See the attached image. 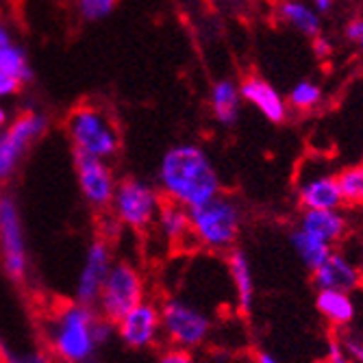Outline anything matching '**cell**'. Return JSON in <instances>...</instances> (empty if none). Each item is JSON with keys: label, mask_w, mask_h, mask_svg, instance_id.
Instances as JSON below:
<instances>
[{"label": "cell", "mask_w": 363, "mask_h": 363, "mask_svg": "<svg viewBox=\"0 0 363 363\" xmlns=\"http://www.w3.org/2000/svg\"><path fill=\"white\" fill-rule=\"evenodd\" d=\"M157 185L161 196L185 209L207 203L222 191L211 155L198 144H174L159 159Z\"/></svg>", "instance_id": "obj_1"}, {"label": "cell", "mask_w": 363, "mask_h": 363, "mask_svg": "<svg viewBox=\"0 0 363 363\" xmlns=\"http://www.w3.org/2000/svg\"><path fill=\"white\" fill-rule=\"evenodd\" d=\"M101 313L91 305L79 301L61 305L46 324L50 352L61 363H87L98 350L96 322Z\"/></svg>", "instance_id": "obj_2"}, {"label": "cell", "mask_w": 363, "mask_h": 363, "mask_svg": "<svg viewBox=\"0 0 363 363\" xmlns=\"http://www.w3.org/2000/svg\"><path fill=\"white\" fill-rule=\"evenodd\" d=\"M191 238L211 252L235 246L242 230V207L226 194H216L207 203L187 209Z\"/></svg>", "instance_id": "obj_3"}, {"label": "cell", "mask_w": 363, "mask_h": 363, "mask_svg": "<svg viewBox=\"0 0 363 363\" xmlns=\"http://www.w3.org/2000/svg\"><path fill=\"white\" fill-rule=\"evenodd\" d=\"M65 133L74 155H89L98 159H113L120 152L122 138L116 120L101 105H79L65 120Z\"/></svg>", "instance_id": "obj_4"}, {"label": "cell", "mask_w": 363, "mask_h": 363, "mask_svg": "<svg viewBox=\"0 0 363 363\" xmlns=\"http://www.w3.org/2000/svg\"><path fill=\"white\" fill-rule=\"evenodd\" d=\"M161 337L172 348L196 350L207 344L213 322L207 311L183 298H166L161 305Z\"/></svg>", "instance_id": "obj_5"}, {"label": "cell", "mask_w": 363, "mask_h": 363, "mask_svg": "<svg viewBox=\"0 0 363 363\" xmlns=\"http://www.w3.org/2000/svg\"><path fill=\"white\" fill-rule=\"evenodd\" d=\"M0 268L13 283H24L30 268L22 209L9 191H0Z\"/></svg>", "instance_id": "obj_6"}, {"label": "cell", "mask_w": 363, "mask_h": 363, "mask_svg": "<svg viewBox=\"0 0 363 363\" xmlns=\"http://www.w3.org/2000/svg\"><path fill=\"white\" fill-rule=\"evenodd\" d=\"M46 128L48 118L42 111L28 109L9 120V124L0 130V191L16 174L30 148L42 140Z\"/></svg>", "instance_id": "obj_7"}, {"label": "cell", "mask_w": 363, "mask_h": 363, "mask_svg": "<svg viewBox=\"0 0 363 363\" xmlns=\"http://www.w3.org/2000/svg\"><path fill=\"white\" fill-rule=\"evenodd\" d=\"M146 298V281L130 261H113L96 303V311L109 322H118L126 311Z\"/></svg>", "instance_id": "obj_8"}, {"label": "cell", "mask_w": 363, "mask_h": 363, "mask_svg": "<svg viewBox=\"0 0 363 363\" xmlns=\"http://www.w3.org/2000/svg\"><path fill=\"white\" fill-rule=\"evenodd\" d=\"M161 191L142 179L118 181L116 194L111 198V213L118 224L130 230H144L155 224V218L161 207Z\"/></svg>", "instance_id": "obj_9"}, {"label": "cell", "mask_w": 363, "mask_h": 363, "mask_svg": "<svg viewBox=\"0 0 363 363\" xmlns=\"http://www.w3.org/2000/svg\"><path fill=\"white\" fill-rule=\"evenodd\" d=\"M74 174H77V185H79L83 201L91 209L103 211L111 205L118 181L107 159L74 155Z\"/></svg>", "instance_id": "obj_10"}, {"label": "cell", "mask_w": 363, "mask_h": 363, "mask_svg": "<svg viewBox=\"0 0 363 363\" xmlns=\"http://www.w3.org/2000/svg\"><path fill=\"white\" fill-rule=\"evenodd\" d=\"M118 340L133 350L152 348L161 340V309L157 303L144 298L116 322Z\"/></svg>", "instance_id": "obj_11"}, {"label": "cell", "mask_w": 363, "mask_h": 363, "mask_svg": "<svg viewBox=\"0 0 363 363\" xmlns=\"http://www.w3.org/2000/svg\"><path fill=\"white\" fill-rule=\"evenodd\" d=\"M113 266V252L107 240H94L83 257L81 270L74 285V301L96 307L98 296L105 285V279Z\"/></svg>", "instance_id": "obj_12"}, {"label": "cell", "mask_w": 363, "mask_h": 363, "mask_svg": "<svg viewBox=\"0 0 363 363\" xmlns=\"http://www.w3.org/2000/svg\"><path fill=\"white\" fill-rule=\"evenodd\" d=\"M242 101L257 109L263 118L272 124H283L289 111L285 96L268 81L259 74H248L240 81Z\"/></svg>", "instance_id": "obj_13"}, {"label": "cell", "mask_w": 363, "mask_h": 363, "mask_svg": "<svg viewBox=\"0 0 363 363\" xmlns=\"http://www.w3.org/2000/svg\"><path fill=\"white\" fill-rule=\"evenodd\" d=\"M313 285L318 289H342L352 291L361 283V270L359 266L348 259L344 252L333 250L315 270H311Z\"/></svg>", "instance_id": "obj_14"}, {"label": "cell", "mask_w": 363, "mask_h": 363, "mask_svg": "<svg viewBox=\"0 0 363 363\" xmlns=\"http://www.w3.org/2000/svg\"><path fill=\"white\" fill-rule=\"evenodd\" d=\"M298 203L303 209H342L344 198L337 174L322 172L307 177L298 185Z\"/></svg>", "instance_id": "obj_15"}, {"label": "cell", "mask_w": 363, "mask_h": 363, "mask_svg": "<svg viewBox=\"0 0 363 363\" xmlns=\"http://www.w3.org/2000/svg\"><path fill=\"white\" fill-rule=\"evenodd\" d=\"M298 228L335 246L348 233V218L340 209H303L298 218Z\"/></svg>", "instance_id": "obj_16"}, {"label": "cell", "mask_w": 363, "mask_h": 363, "mask_svg": "<svg viewBox=\"0 0 363 363\" xmlns=\"http://www.w3.org/2000/svg\"><path fill=\"white\" fill-rule=\"evenodd\" d=\"M228 277L235 289V301L242 313H250L255 307V274L250 259L244 250L240 248H230L228 250Z\"/></svg>", "instance_id": "obj_17"}, {"label": "cell", "mask_w": 363, "mask_h": 363, "mask_svg": "<svg viewBox=\"0 0 363 363\" xmlns=\"http://www.w3.org/2000/svg\"><path fill=\"white\" fill-rule=\"evenodd\" d=\"M242 103L244 101H242L240 83H235L233 79H220L211 85L209 91L211 113L222 126H233L240 120Z\"/></svg>", "instance_id": "obj_18"}, {"label": "cell", "mask_w": 363, "mask_h": 363, "mask_svg": "<svg viewBox=\"0 0 363 363\" xmlns=\"http://www.w3.org/2000/svg\"><path fill=\"white\" fill-rule=\"evenodd\" d=\"M315 307L328 324L337 328L348 326L357 313L350 291H342V289H318Z\"/></svg>", "instance_id": "obj_19"}, {"label": "cell", "mask_w": 363, "mask_h": 363, "mask_svg": "<svg viewBox=\"0 0 363 363\" xmlns=\"http://www.w3.org/2000/svg\"><path fill=\"white\" fill-rule=\"evenodd\" d=\"M322 13L305 3V0H283L279 5V18L294 30H298L305 38H318L322 33Z\"/></svg>", "instance_id": "obj_20"}, {"label": "cell", "mask_w": 363, "mask_h": 363, "mask_svg": "<svg viewBox=\"0 0 363 363\" xmlns=\"http://www.w3.org/2000/svg\"><path fill=\"white\" fill-rule=\"evenodd\" d=\"M157 230L159 235L166 240L170 246H179L183 244L187 238H191V230H189V213L185 207L177 205V203H161L159 213L155 218Z\"/></svg>", "instance_id": "obj_21"}, {"label": "cell", "mask_w": 363, "mask_h": 363, "mask_svg": "<svg viewBox=\"0 0 363 363\" xmlns=\"http://www.w3.org/2000/svg\"><path fill=\"white\" fill-rule=\"evenodd\" d=\"M289 244H291V250L296 252V257L301 259V263L307 270H315L320 263L333 252L331 244H326L324 240L307 233V230H303L298 226L289 233Z\"/></svg>", "instance_id": "obj_22"}, {"label": "cell", "mask_w": 363, "mask_h": 363, "mask_svg": "<svg viewBox=\"0 0 363 363\" xmlns=\"http://www.w3.org/2000/svg\"><path fill=\"white\" fill-rule=\"evenodd\" d=\"M0 70L9 77H13L16 81H20L22 85L30 83L33 77H35V72H33V68H30L26 50L16 42L7 44L5 48H0Z\"/></svg>", "instance_id": "obj_23"}, {"label": "cell", "mask_w": 363, "mask_h": 363, "mask_svg": "<svg viewBox=\"0 0 363 363\" xmlns=\"http://www.w3.org/2000/svg\"><path fill=\"white\" fill-rule=\"evenodd\" d=\"M322 101H324V89L315 81H309V79L294 83L287 94V105L298 111H311L320 107Z\"/></svg>", "instance_id": "obj_24"}, {"label": "cell", "mask_w": 363, "mask_h": 363, "mask_svg": "<svg viewBox=\"0 0 363 363\" xmlns=\"http://www.w3.org/2000/svg\"><path fill=\"white\" fill-rule=\"evenodd\" d=\"M337 183L342 189L344 205L363 207V163L348 166L337 174Z\"/></svg>", "instance_id": "obj_25"}, {"label": "cell", "mask_w": 363, "mask_h": 363, "mask_svg": "<svg viewBox=\"0 0 363 363\" xmlns=\"http://www.w3.org/2000/svg\"><path fill=\"white\" fill-rule=\"evenodd\" d=\"M118 0H74V7L85 22H101L113 13Z\"/></svg>", "instance_id": "obj_26"}, {"label": "cell", "mask_w": 363, "mask_h": 363, "mask_svg": "<svg viewBox=\"0 0 363 363\" xmlns=\"http://www.w3.org/2000/svg\"><path fill=\"white\" fill-rule=\"evenodd\" d=\"M0 354L5 363H52L50 354L40 348H11L0 342Z\"/></svg>", "instance_id": "obj_27"}, {"label": "cell", "mask_w": 363, "mask_h": 363, "mask_svg": "<svg viewBox=\"0 0 363 363\" xmlns=\"http://www.w3.org/2000/svg\"><path fill=\"white\" fill-rule=\"evenodd\" d=\"M344 352L352 359V363H363V337L354 333H344L337 337Z\"/></svg>", "instance_id": "obj_28"}, {"label": "cell", "mask_w": 363, "mask_h": 363, "mask_svg": "<svg viewBox=\"0 0 363 363\" xmlns=\"http://www.w3.org/2000/svg\"><path fill=\"white\" fill-rule=\"evenodd\" d=\"M159 363H198L191 354V350H183V348H168L166 352H161Z\"/></svg>", "instance_id": "obj_29"}, {"label": "cell", "mask_w": 363, "mask_h": 363, "mask_svg": "<svg viewBox=\"0 0 363 363\" xmlns=\"http://www.w3.org/2000/svg\"><path fill=\"white\" fill-rule=\"evenodd\" d=\"M344 33H346V38H348L350 44H354L359 50H363V18L350 20V22L346 24Z\"/></svg>", "instance_id": "obj_30"}, {"label": "cell", "mask_w": 363, "mask_h": 363, "mask_svg": "<svg viewBox=\"0 0 363 363\" xmlns=\"http://www.w3.org/2000/svg\"><path fill=\"white\" fill-rule=\"evenodd\" d=\"M20 89H22L20 81H16L13 77H9V74H5L3 70H0V101H7V98L20 94Z\"/></svg>", "instance_id": "obj_31"}, {"label": "cell", "mask_w": 363, "mask_h": 363, "mask_svg": "<svg viewBox=\"0 0 363 363\" xmlns=\"http://www.w3.org/2000/svg\"><path fill=\"white\" fill-rule=\"evenodd\" d=\"M324 363H352V359L344 352V348H342L337 337H333L331 342H328V350H326Z\"/></svg>", "instance_id": "obj_32"}, {"label": "cell", "mask_w": 363, "mask_h": 363, "mask_svg": "<svg viewBox=\"0 0 363 363\" xmlns=\"http://www.w3.org/2000/svg\"><path fill=\"white\" fill-rule=\"evenodd\" d=\"M313 50H315L318 57H328L333 52V44L328 42L326 38H322V33H320L318 38H313Z\"/></svg>", "instance_id": "obj_33"}, {"label": "cell", "mask_w": 363, "mask_h": 363, "mask_svg": "<svg viewBox=\"0 0 363 363\" xmlns=\"http://www.w3.org/2000/svg\"><path fill=\"white\" fill-rule=\"evenodd\" d=\"M13 42V33H11V28L5 24V22H0V48H5L7 44H11Z\"/></svg>", "instance_id": "obj_34"}, {"label": "cell", "mask_w": 363, "mask_h": 363, "mask_svg": "<svg viewBox=\"0 0 363 363\" xmlns=\"http://www.w3.org/2000/svg\"><path fill=\"white\" fill-rule=\"evenodd\" d=\"M311 3H313V7H315L320 13H326V11H331V9L335 7L337 0H311Z\"/></svg>", "instance_id": "obj_35"}, {"label": "cell", "mask_w": 363, "mask_h": 363, "mask_svg": "<svg viewBox=\"0 0 363 363\" xmlns=\"http://www.w3.org/2000/svg\"><path fill=\"white\" fill-rule=\"evenodd\" d=\"M9 120H11V116H9V109L5 107V103L0 101V130H3L7 124H9Z\"/></svg>", "instance_id": "obj_36"}, {"label": "cell", "mask_w": 363, "mask_h": 363, "mask_svg": "<svg viewBox=\"0 0 363 363\" xmlns=\"http://www.w3.org/2000/svg\"><path fill=\"white\" fill-rule=\"evenodd\" d=\"M255 363H279V359H277V357H272L270 352H257Z\"/></svg>", "instance_id": "obj_37"}, {"label": "cell", "mask_w": 363, "mask_h": 363, "mask_svg": "<svg viewBox=\"0 0 363 363\" xmlns=\"http://www.w3.org/2000/svg\"><path fill=\"white\" fill-rule=\"evenodd\" d=\"M0 363H5V359H3V354H0Z\"/></svg>", "instance_id": "obj_38"}, {"label": "cell", "mask_w": 363, "mask_h": 363, "mask_svg": "<svg viewBox=\"0 0 363 363\" xmlns=\"http://www.w3.org/2000/svg\"><path fill=\"white\" fill-rule=\"evenodd\" d=\"M87 363H91V361H87Z\"/></svg>", "instance_id": "obj_39"}]
</instances>
